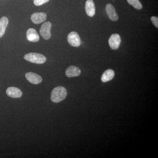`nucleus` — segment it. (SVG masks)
<instances>
[{
  "label": "nucleus",
  "instance_id": "obj_7",
  "mask_svg": "<svg viewBox=\"0 0 158 158\" xmlns=\"http://www.w3.org/2000/svg\"><path fill=\"white\" fill-rule=\"evenodd\" d=\"M25 77L27 80L30 83L34 85H37L41 83L42 81V78L40 76L37 74L33 72L27 73L26 74Z\"/></svg>",
  "mask_w": 158,
  "mask_h": 158
},
{
  "label": "nucleus",
  "instance_id": "obj_17",
  "mask_svg": "<svg viewBox=\"0 0 158 158\" xmlns=\"http://www.w3.org/2000/svg\"><path fill=\"white\" fill-rule=\"evenodd\" d=\"M152 22L154 25L157 28H158V18L157 16H153L151 18Z\"/></svg>",
  "mask_w": 158,
  "mask_h": 158
},
{
  "label": "nucleus",
  "instance_id": "obj_10",
  "mask_svg": "<svg viewBox=\"0 0 158 158\" xmlns=\"http://www.w3.org/2000/svg\"><path fill=\"white\" fill-rule=\"evenodd\" d=\"M27 38L31 42H37L39 41L40 37L39 34L35 29L30 28L27 31Z\"/></svg>",
  "mask_w": 158,
  "mask_h": 158
},
{
  "label": "nucleus",
  "instance_id": "obj_9",
  "mask_svg": "<svg viewBox=\"0 0 158 158\" xmlns=\"http://www.w3.org/2000/svg\"><path fill=\"white\" fill-rule=\"evenodd\" d=\"M6 93L8 96L13 98H19L23 95L21 90L19 88L14 87H9L7 88Z\"/></svg>",
  "mask_w": 158,
  "mask_h": 158
},
{
  "label": "nucleus",
  "instance_id": "obj_2",
  "mask_svg": "<svg viewBox=\"0 0 158 158\" xmlns=\"http://www.w3.org/2000/svg\"><path fill=\"white\" fill-rule=\"evenodd\" d=\"M24 58L27 61L36 64H43L46 61V58L42 54L30 53L25 55Z\"/></svg>",
  "mask_w": 158,
  "mask_h": 158
},
{
  "label": "nucleus",
  "instance_id": "obj_11",
  "mask_svg": "<svg viewBox=\"0 0 158 158\" xmlns=\"http://www.w3.org/2000/svg\"><path fill=\"white\" fill-rule=\"evenodd\" d=\"M85 11L88 16L93 17L95 14V6L93 0H88L85 4Z\"/></svg>",
  "mask_w": 158,
  "mask_h": 158
},
{
  "label": "nucleus",
  "instance_id": "obj_3",
  "mask_svg": "<svg viewBox=\"0 0 158 158\" xmlns=\"http://www.w3.org/2000/svg\"><path fill=\"white\" fill-rule=\"evenodd\" d=\"M52 26V23L49 21L44 23L41 26L40 30V33L44 39L47 40L51 38Z\"/></svg>",
  "mask_w": 158,
  "mask_h": 158
},
{
  "label": "nucleus",
  "instance_id": "obj_8",
  "mask_svg": "<svg viewBox=\"0 0 158 158\" xmlns=\"http://www.w3.org/2000/svg\"><path fill=\"white\" fill-rule=\"evenodd\" d=\"M106 11L109 18L113 21H116L118 19V14L116 13L114 6L111 4H107L106 6Z\"/></svg>",
  "mask_w": 158,
  "mask_h": 158
},
{
  "label": "nucleus",
  "instance_id": "obj_16",
  "mask_svg": "<svg viewBox=\"0 0 158 158\" xmlns=\"http://www.w3.org/2000/svg\"><path fill=\"white\" fill-rule=\"evenodd\" d=\"M50 0H34V4L35 6H40L48 2Z\"/></svg>",
  "mask_w": 158,
  "mask_h": 158
},
{
  "label": "nucleus",
  "instance_id": "obj_4",
  "mask_svg": "<svg viewBox=\"0 0 158 158\" xmlns=\"http://www.w3.org/2000/svg\"><path fill=\"white\" fill-rule=\"evenodd\" d=\"M67 40L69 45L74 47H78L81 44V40L79 34L76 32H72L69 34Z\"/></svg>",
  "mask_w": 158,
  "mask_h": 158
},
{
  "label": "nucleus",
  "instance_id": "obj_13",
  "mask_svg": "<svg viewBox=\"0 0 158 158\" xmlns=\"http://www.w3.org/2000/svg\"><path fill=\"white\" fill-rule=\"evenodd\" d=\"M115 76L114 71L111 69H107L102 75L101 80L103 82H106L111 81Z\"/></svg>",
  "mask_w": 158,
  "mask_h": 158
},
{
  "label": "nucleus",
  "instance_id": "obj_14",
  "mask_svg": "<svg viewBox=\"0 0 158 158\" xmlns=\"http://www.w3.org/2000/svg\"><path fill=\"white\" fill-rule=\"evenodd\" d=\"M8 24L9 20L7 17L4 16L0 19V38L5 34Z\"/></svg>",
  "mask_w": 158,
  "mask_h": 158
},
{
  "label": "nucleus",
  "instance_id": "obj_15",
  "mask_svg": "<svg viewBox=\"0 0 158 158\" xmlns=\"http://www.w3.org/2000/svg\"><path fill=\"white\" fill-rule=\"evenodd\" d=\"M128 3L138 10L142 9V6L139 0H127Z\"/></svg>",
  "mask_w": 158,
  "mask_h": 158
},
{
  "label": "nucleus",
  "instance_id": "obj_5",
  "mask_svg": "<svg viewBox=\"0 0 158 158\" xmlns=\"http://www.w3.org/2000/svg\"><path fill=\"white\" fill-rule=\"evenodd\" d=\"M121 41V37L119 34H113L111 35L109 40V45L112 49L116 50L119 48Z\"/></svg>",
  "mask_w": 158,
  "mask_h": 158
},
{
  "label": "nucleus",
  "instance_id": "obj_12",
  "mask_svg": "<svg viewBox=\"0 0 158 158\" xmlns=\"http://www.w3.org/2000/svg\"><path fill=\"white\" fill-rule=\"evenodd\" d=\"M81 73L80 69L75 66L71 65L66 69L65 74L68 77H73L79 76Z\"/></svg>",
  "mask_w": 158,
  "mask_h": 158
},
{
  "label": "nucleus",
  "instance_id": "obj_6",
  "mask_svg": "<svg viewBox=\"0 0 158 158\" xmlns=\"http://www.w3.org/2000/svg\"><path fill=\"white\" fill-rule=\"evenodd\" d=\"M47 14L44 12H35L31 15V19L36 24L41 23L47 19Z\"/></svg>",
  "mask_w": 158,
  "mask_h": 158
},
{
  "label": "nucleus",
  "instance_id": "obj_1",
  "mask_svg": "<svg viewBox=\"0 0 158 158\" xmlns=\"http://www.w3.org/2000/svg\"><path fill=\"white\" fill-rule=\"evenodd\" d=\"M67 94V90L64 87L58 86L54 88L51 92V100L54 102L59 103L65 99Z\"/></svg>",
  "mask_w": 158,
  "mask_h": 158
}]
</instances>
